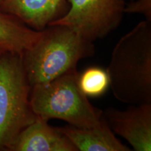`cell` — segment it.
<instances>
[{
    "label": "cell",
    "mask_w": 151,
    "mask_h": 151,
    "mask_svg": "<svg viewBox=\"0 0 151 151\" xmlns=\"http://www.w3.org/2000/svg\"><path fill=\"white\" fill-rule=\"evenodd\" d=\"M106 71L116 99L151 103V21H141L119 39Z\"/></svg>",
    "instance_id": "1"
},
{
    "label": "cell",
    "mask_w": 151,
    "mask_h": 151,
    "mask_svg": "<svg viewBox=\"0 0 151 151\" xmlns=\"http://www.w3.org/2000/svg\"><path fill=\"white\" fill-rule=\"evenodd\" d=\"M94 53L92 41L67 26H48L39 39L22 54L30 86L50 82L73 68L81 60Z\"/></svg>",
    "instance_id": "2"
},
{
    "label": "cell",
    "mask_w": 151,
    "mask_h": 151,
    "mask_svg": "<svg viewBox=\"0 0 151 151\" xmlns=\"http://www.w3.org/2000/svg\"><path fill=\"white\" fill-rule=\"evenodd\" d=\"M78 78L73 68L50 82L32 86L29 102L36 116L46 121L60 119L76 127L99 125L103 111L92 106L81 92Z\"/></svg>",
    "instance_id": "3"
},
{
    "label": "cell",
    "mask_w": 151,
    "mask_h": 151,
    "mask_svg": "<svg viewBox=\"0 0 151 151\" xmlns=\"http://www.w3.org/2000/svg\"><path fill=\"white\" fill-rule=\"evenodd\" d=\"M31 86L22 55L0 56V151L9 150L18 136L38 117L29 102Z\"/></svg>",
    "instance_id": "4"
},
{
    "label": "cell",
    "mask_w": 151,
    "mask_h": 151,
    "mask_svg": "<svg viewBox=\"0 0 151 151\" xmlns=\"http://www.w3.org/2000/svg\"><path fill=\"white\" fill-rule=\"evenodd\" d=\"M67 12L49 24L67 26L93 42L116 29L124 14V0H69Z\"/></svg>",
    "instance_id": "5"
},
{
    "label": "cell",
    "mask_w": 151,
    "mask_h": 151,
    "mask_svg": "<svg viewBox=\"0 0 151 151\" xmlns=\"http://www.w3.org/2000/svg\"><path fill=\"white\" fill-rule=\"evenodd\" d=\"M103 117L113 133L127 140L134 150H151V103L132 106L124 111L108 108Z\"/></svg>",
    "instance_id": "6"
},
{
    "label": "cell",
    "mask_w": 151,
    "mask_h": 151,
    "mask_svg": "<svg viewBox=\"0 0 151 151\" xmlns=\"http://www.w3.org/2000/svg\"><path fill=\"white\" fill-rule=\"evenodd\" d=\"M69 0H2L0 11L16 17L32 29L42 31L65 15Z\"/></svg>",
    "instance_id": "7"
},
{
    "label": "cell",
    "mask_w": 151,
    "mask_h": 151,
    "mask_svg": "<svg viewBox=\"0 0 151 151\" xmlns=\"http://www.w3.org/2000/svg\"><path fill=\"white\" fill-rule=\"evenodd\" d=\"M9 151L78 150L58 127H52L48 124V121L38 118L20 132Z\"/></svg>",
    "instance_id": "8"
},
{
    "label": "cell",
    "mask_w": 151,
    "mask_h": 151,
    "mask_svg": "<svg viewBox=\"0 0 151 151\" xmlns=\"http://www.w3.org/2000/svg\"><path fill=\"white\" fill-rule=\"evenodd\" d=\"M80 151H130L115 137L104 117L101 123L93 127L80 128L73 126L58 127Z\"/></svg>",
    "instance_id": "9"
},
{
    "label": "cell",
    "mask_w": 151,
    "mask_h": 151,
    "mask_svg": "<svg viewBox=\"0 0 151 151\" xmlns=\"http://www.w3.org/2000/svg\"><path fill=\"white\" fill-rule=\"evenodd\" d=\"M37 31L10 14L0 11V48L5 51L22 55L41 37Z\"/></svg>",
    "instance_id": "10"
},
{
    "label": "cell",
    "mask_w": 151,
    "mask_h": 151,
    "mask_svg": "<svg viewBox=\"0 0 151 151\" xmlns=\"http://www.w3.org/2000/svg\"><path fill=\"white\" fill-rule=\"evenodd\" d=\"M78 83L81 92L88 97H100L110 88L106 69L99 67H89L78 73Z\"/></svg>",
    "instance_id": "11"
},
{
    "label": "cell",
    "mask_w": 151,
    "mask_h": 151,
    "mask_svg": "<svg viewBox=\"0 0 151 151\" xmlns=\"http://www.w3.org/2000/svg\"><path fill=\"white\" fill-rule=\"evenodd\" d=\"M124 14L143 15L146 20L151 21V0H131L125 4Z\"/></svg>",
    "instance_id": "12"
},
{
    "label": "cell",
    "mask_w": 151,
    "mask_h": 151,
    "mask_svg": "<svg viewBox=\"0 0 151 151\" xmlns=\"http://www.w3.org/2000/svg\"><path fill=\"white\" fill-rule=\"evenodd\" d=\"M7 52V51H5V50H3L2 48H0V56H1V55H2V54L4 53V52Z\"/></svg>",
    "instance_id": "13"
},
{
    "label": "cell",
    "mask_w": 151,
    "mask_h": 151,
    "mask_svg": "<svg viewBox=\"0 0 151 151\" xmlns=\"http://www.w3.org/2000/svg\"><path fill=\"white\" fill-rule=\"evenodd\" d=\"M1 1H2V0H0V3H1Z\"/></svg>",
    "instance_id": "14"
},
{
    "label": "cell",
    "mask_w": 151,
    "mask_h": 151,
    "mask_svg": "<svg viewBox=\"0 0 151 151\" xmlns=\"http://www.w3.org/2000/svg\"><path fill=\"white\" fill-rule=\"evenodd\" d=\"M129 1H131V0H129Z\"/></svg>",
    "instance_id": "15"
}]
</instances>
